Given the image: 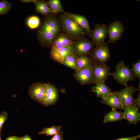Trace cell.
I'll return each mask as SVG.
<instances>
[{
    "label": "cell",
    "mask_w": 140,
    "mask_h": 140,
    "mask_svg": "<svg viewBox=\"0 0 140 140\" xmlns=\"http://www.w3.org/2000/svg\"><path fill=\"white\" fill-rule=\"evenodd\" d=\"M108 44L105 43L96 45L89 54L91 60L97 63L106 64L110 57Z\"/></svg>",
    "instance_id": "cell-4"
},
{
    "label": "cell",
    "mask_w": 140,
    "mask_h": 140,
    "mask_svg": "<svg viewBox=\"0 0 140 140\" xmlns=\"http://www.w3.org/2000/svg\"><path fill=\"white\" fill-rule=\"evenodd\" d=\"M133 75L136 78H138L139 80L140 79V60L132 65V67L131 69Z\"/></svg>",
    "instance_id": "cell-27"
},
{
    "label": "cell",
    "mask_w": 140,
    "mask_h": 140,
    "mask_svg": "<svg viewBox=\"0 0 140 140\" xmlns=\"http://www.w3.org/2000/svg\"><path fill=\"white\" fill-rule=\"evenodd\" d=\"M8 116V114L6 111H2L0 114V131H1L3 125L7 120Z\"/></svg>",
    "instance_id": "cell-28"
},
{
    "label": "cell",
    "mask_w": 140,
    "mask_h": 140,
    "mask_svg": "<svg viewBox=\"0 0 140 140\" xmlns=\"http://www.w3.org/2000/svg\"><path fill=\"white\" fill-rule=\"evenodd\" d=\"M74 76L82 85L93 84V75L92 63L86 67L75 71Z\"/></svg>",
    "instance_id": "cell-10"
},
{
    "label": "cell",
    "mask_w": 140,
    "mask_h": 140,
    "mask_svg": "<svg viewBox=\"0 0 140 140\" xmlns=\"http://www.w3.org/2000/svg\"><path fill=\"white\" fill-rule=\"evenodd\" d=\"M20 140H32L30 136L25 135L20 137Z\"/></svg>",
    "instance_id": "cell-33"
},
{
    "label": "cell",
    "mask_w": 140,
    "mask_h": 140,
    "mask_svg": "<svg viewBox=\"0 0 140 140\" xmlns=\"http://www.w3.org/2000/svg\"><path fill=\"white\" fill-rule=\"evenodd\" d=\"M11 5L8 1L2 0L0 1V15L7 13L10 10Z\"/></svg>",
    "instance_id": "cell-26"
},
{
    "label": "cell",
    "mask_w": 140,
    "mask_h": 140,
    "mask_svg": "<svg viewBox=\"0 0 140 140\" xmlns=\"http://www.w3.org/2000/svg\"><path fill=\"white\" fill-rule=\"evenodd\" d=\"M63 13L72 19L86 31L87 35L88 36L92 30L91 29L89 23L86 17L82 15L64 11Z\"/></svg>",
    "instance_id": "cell-17"
},
{
    "label": "cell",
    "mask_w": 140,
    "mask_h": 140,
    "mask_svg": "<svg viewBox=\"0 0 140 140\" xmlns=\"http://www.w3.org/2000/svg\"><path fill=\"white\" fill-rule=\"evenodd\" d=\"M54 15L47 16L38 30L37 38L43 47H51L55 37L61 30L59 20Z\"/></svg>",
    "instance_id": "cell-1"
},
{
    "label": "cell",
    "mask_w": 140,
    "mask_h": 140,
    "mask_svg": "<svg viewBox=\"0 0 140 140\" xmlns=\"http://www.w3.org/2000/svg\"><path fill=\"white\" fill-rule=\"evenodd\" d=\"M94 45L92 41L85 37L76 39L72 45L73 53L77 57L88 55L94 48Z\"/></svg>",
    "instance_id": "cell-6"
},
{
    "label": "cell",
    "mask_w": 140,
    "mask_h": 140,
    "mask_svg": "<svg viewBox=\"0 0 140 140\" xmlns=\"http://www.w3.org/2000/svg\"><path fill=\"white\" fill-rule=\"evenodd\" d=\"M123 119V112L117 111L116 109H112L110 111L104 116L103 122L106 123L115 122Z\"/></svg>",
    "instance_id": "cell-20"
},
{
    "label": "cell",
    "mask_w": 140,
    "mask_h": 140,
    "mask_svg": "<svg viewBox=\"0 0 140 140\" xmlns=\"http://www.w3.org/2000/svg\"><path fill=\"white\" fill-rule=\"evenodd\" d=\"M5 140H20V137L16 136H12L7 137Z\"/></svg>",
    "instance_id": "cell-32"
},
{
    "label": "cell",
    "mask_w": 140,
    "mask_h": 140,
    "mask_svg": "<svg viewBox=\"0 0 140 140\" xmlns=\"http://www.w3.org/2000/svg\"><path fill=\"white\" fill-rule=\"evenodd\" d=\"M137 90L135 87L132 85L125 86L122 90L118 92L122 104L124 108L134 103V99L133 96V93Z\"/></svg>",
    "instance_id": "cell-11"
},
{
    "label": "cell",
    "mask_w": 140,
    "mask_h": 140,
    "mask_svg": "<svg viewBox=\"0 0 140 140\" xmlns=\"http://www.w3.org/2000/svg\"><path fill=\"white\" fill-rule=\"evenodd\" d=\"M109 75H111L118 83L125 86L127 85L128 81H134L136 78L131 69L122 60L120 61L117 64L115 71L110 73Z\"/></svg>",
    "instance_id": "cell-3"
},
{
    "label": "cell",
    "mask_w": 140,
    "mask_h": 140,
    "mask_svg": "<svg viewBox=\"0 0 140 140\" xmlns=\"http://www.w3.org/2000/svg\"><path fill=\"white\" fill-rule=\"evenodd\" d=\"M72 53V45L59 49L51 48L50 51L51 58L55 61L61 64L64 59Z\"/></svg>",
    "instance_id": "cell-13"
},
{
    "label": "cell",
    "mask_w": 140,
    "mask_h": 140,
    "mask_svg": "<svg viewBox=\"0 0 140 140\" xmlns=\"http://www.w3.org/2000/svg\"><path fill=\"white\" fill-rule=\"evenodd\" d=\"M92 91L102 100L106 98L111 92V89L104 83H98L92 87Z\"/></svg>",
    "instance_id": "cell-18"
},
{
    "label": "cell",
    "mask_w": 140,
    "mask_h": 140,
    "mask_svg": "<svg viewBox=\"0 0 140 140\" xmlns=\"http://www.w3.org/2000/svg\"><path fill=\"white\" fill-rule=\"evenodd\" d=\"M101 102L107 105L112 109H118L121 110L124 109L117 91L111 92L106 98L102 100Z\"/></svg>",
    "instance_id": "cell-14"
},
{
    "label": "cell",
    "mask_w": 140,
    "mask_h": 140,
    "mask_svg": "<svg viewBox=\"0 0 140 140\" xmlns=\"http://www.w3.org/2000/svg\"><path fill=\"white\" fill-rule=\"evenodd\" d=\"M107 25L97 23L94 29L92 30L88 35L95 45H97L105 43L107 36Z\"/></svg>",
    "instance_id": "cell-8"
},
{
    "label": "cell",
    "mask_w": 140,
    "mask_h": 140,
    "mask_svg": "<svg viewBox=\"0 0 140 140\" xmlns=\"http://www.w3.org/2000/svg\"><path fill=\"white\" fill-rule=\"evenodd\" d=\"M47 84L38 82L33 83L29 87L28 94L33 100L42 104L44 99Z\"/></svg>",
    "instance_id": "cell-7"
},
{
    "label": "cell",
    "mask_w": 140,
    "mask_h": 140,
    "mask_svg": "<svg viewBox=\"0 0 140 140\" xmlns=\"http://www.w3.org/2000/svg\"><path fill=\"white\" fill-rule=\"evenodd\" d=\"M22 2L26 3L29 2H33V0H22L20 1Z\"/></svg>",
    "instance_id": "cell-34"
},
{
    "label": "cell",
    "mask_w": 140,
    "mask_h": 140,
    "mask_svg": "<svg viewBox=\"0 0 140 140\" xmlns=\"http://www.w3.org/2000/svg\"><path fill=\"white\" fill-rule=\"evenodd\" d=\"M77 57L74 54L72 53L64 59L62 64L75 71H77L78 70L76 64Z\"/></svg>",
    "instance_id": "cell-22"
},
{
    "label": "cell",
    "mask_w": 140,
    "mask_h": 140,
    "mask_svg": "<svg viewBox=\"0 0 140 140\" xmlns=\"http://www.w3.org/2000/svg\"><path fill=\"white\" fill-rule=\"evenodd\" d=\"M63 132L60 131L55 134L50 140H63Z\"/></svg>",
    "instance_id": "cell-29"
},
{
    "label": "cell",
    "mask_w": 140,
    "mask_h": 140,
    "mask_svg": "<svg viewBox=\"0 0 140 140\" xmlns=\"http://www.w3.org/2000/svg\"><path fill=\"white\" fill-rule=\"evenodd\" d=\"M93 75V84L104 83L110 73V67L106 64L100 63L91 60Z\"/></svg>",
    "instance_id": "cell-5"
},
{
    "label": "cell",
    "mask_w": 140,
    "mask_h": 140,
    "mask_svg": "<svg viewBox=\"0 0 140 140\" xmlns=\"http://www.w3.org/2000/svg\"><path fill=\"white\" fill-rule=\"evenodd\" d=\"M139 109L134 104L124 108L123 118L130 124H136L140 120V113Z\"/></svg>",
    "instance_id": "cell-12"
},
{
    "label": "cell",
    "mask_w": 140,
    "mask_h": 140,
    "mask_svg": "<svg viewBox=\"0 0 140 140\" xmlns=\"http://www.w3.org/2000/svg\"><path fill=\"white\" fill-rule=\"evenodd\" d=\"M47 4L51 10L56 14L64 11L60 0H50Z\"/></svg>",
    "instance_id": "cell-23"
},
{
    "label": "cell",
    "mask_w": 140,
    "mask_h": 140,
    "mask_svg": "<svg viewBox=\"0 0 140 140\" xmlns=\"http://www.w3.org/2000/svg\"><path fill=\"white\" fill-rule=\"evenodd\" d=\"M91 63V59L88 55H84L77 57L76 64L78 70L84 68Z\"/></svg>",
    "instance_id": "cell-21"
},
{
    "label": "cell",
    "mask_w": 140,
    "mask_h": 140,
    "mask_svg": "<svg viewBox=\"0 0 140 140\" xmlns=\"http://www.w3.org/2000/svg\"><path fill=\"white\" fill-rule=\"evenodd\" d=\"M136 106L139 109L140 108V94H139L137 98L134 99V103Z\"/></svg>",
    "instance_id": "cell-31"
},
{
    "label": "cell",
    "mask_w": 140,
    "mask_h": 140,
    "mask_svg": "<svg viewBox=\"0 0 140 140\" xmlns=\"http://www.w3.org/2000/svg\"><path fill=\"white\" fill-rule=\"evenodd\" d=\"M125 30L122 24L117 20L110 23L107 28V34L109 36L107 43L114 44L121 38Z\"/></svg>",
    "instance_id": "cell-9"
},
{
    "label": "cell",
    "mask_w": 140,
    "mask_h": 140,
    "mask_svg": "<svg viewBox=\"0 0 140 140\" xmlns=\"http://www.w3.org/2000/svg\"><path fill=\"white\" fill-rule=\"evenodd\" d=\"M35 5V10L37 12L42 15L48 16L56 14L50 8L47 2L44 1L33 0Z\"/></svg>",
    "instance_id": "cell-19"
},
{
    "label": "cell",
    "mask_w": 140,
    "mask_h": 140,
    "mask_svg": "<svg viewBox=\"0 0 140 140\" xmlns=\"http://www.w3.org/2000/svg\"><path fill=\"white\" fill-rule=\"evenodd\" d=\"M140 137V135H139L133 137L120 138L114 140H136Z\"/></svg>",
    "instance_id": "cell-30"
},
{
    "label": "cell",
    "mask_w": 140,
    "mask_h": 140,
    "mask_svg": "<svg viewBox=\"0 0 140 140\" xmlns=\"http://www.w3.org/2000/svg\"><path fill=\"white\" fill-rule=\"evenodd\" d=\"M74 39L64 33H59L55 37L51 48L59 49L73 45Z\"/></svg>",
    "instance_id": "cell-15"
},
{
    "label": "cell",
    "mask_w": 140,
    "mask_h": 140,
    "mask_svg": "<svg viewBox=\"0 0 140 140\" xmlns=\"http://www.w3.org/2000/svg\"><path fill=\"white\" fill-rule=\"evenodd\" d=\"M1 131H0V140H2L1 137Z\"/></svg>",
    "instance_id": "cell-35"
},
{
    "label": "cell",
    "mask_w": 140,
    "mask_h": 140,
    "mask_svg": "<svg viewBox=\"0 0 140 140\" xmlns=\"http://www.w3.org/2000/svg\"><path fill=\"white\" fill-rule=\"evenodd\" d=\"M61 128V126H52L44 128L38 134L39 135H45L46 136L54 135L60 131Z\"/></svg>",
    "instance_id": "cell-24"
},
{
    "label": "cell",
    "mask_w": 140,
    "mask_h": 140,
    "mask_svg": "<svg viewBox=\"0 0 140 140\" xmlns=\"http://www.w3.org/2000/svg\"><path fill=\"white\" fill-rule=\"evenodd\" d=\"M58 20L64 33L73 39L85 37L87 35L85 30L68 16L63 13L60 14Z\"/></svg>",
    "instance_id": "cell-2"
},
{
    "label": "cell",
    "mask_w": 140,
    "mask_h": 140,
    "mask_svg": "<svg viewBox=\"0 0 140 140\" xmlns=\"http://www.w3.org/2000/svg\"><path fill=\"white\" fill-rule=\"evenodd\" d=\"M47 84L45 98L42 103L45 106L53 105L58 101L59 97L58 91L55 87L49 83Z\"/></svg>",
    "instance_id": "cell-16"
},
{
    "label": "cell",
    "mask_w": 140,
    "mask_h": 140,
    "mask_svg": "<svg viewBox=\"0 0 140 140\" xmlns=\"http://www.w3.org/2000/svg\"><path fill=\"white\" fill-rule=\"evenodd\" d=\"M40 21L39 18L36 16H30L27 19L26 24L27 26L32 29H36L39 26Z\"/></svg>",
    "instance_id": "cell-25"
}]
</instances>
